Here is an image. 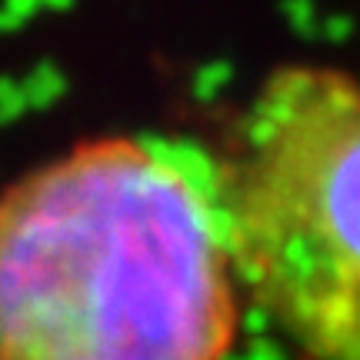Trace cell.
<instances>
[{
  "label": "cell",
  "mask_w": 360,
  "mask_h": 360,
  "mask_svg": "<svg viewBox=\"0 0 360 360\" xmlns=\"http://www.w3.org/2000/svg\"><path fill=\"white\" fill-rule=\"evenodd\" d=\"M220 167L94 137L0 193V360H231Z\"/></svg>",
  "instance_id": "obj_1"
},
{
  "label": "cell",
  "mask_w": 360,
  "mask_h": 360,
  "mask_svg": "<svg viewBox=\"0 0 360 360\" xmlns=\"http://www.w3.org/2000/svg\"><path fill=\"white\" fill-rule=\"evenodd\" d=\"M220 191L250 307L300 360H360V77L274 70L220 164Z\"/></svg>",
  "instance_id": "obj_2"
}]
</instances>
